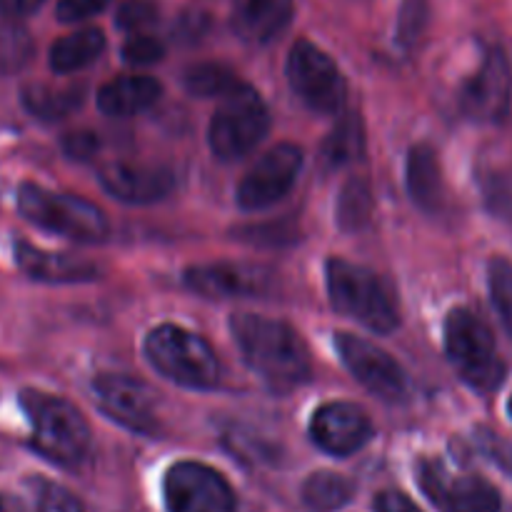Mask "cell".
I'll return each mask as SVG.
<instances>
[{
  "label": "cell",
  "instance_id": "obj_3",
  "mask_svg": "<svg viewBox=\"0 0 512 512\" xmlns=\"http://www.w3.org/2000/svg\"><path fill=\"white\" fill-rule=\"evenodd\" d=\"M20 400L33 425V448L50 463L75 468L90 448V428L83 415L55 395L25 390Z\"/></svg>",
  "mask_w": 512,
  "mask_h": 512
},
{
  "label": "cell",
  "instance_id": "obj_5",
  "mask_svg": "<svg viewBox=\"0 0 512 512\" xmlns=\"http://www.w3.org/2000/svg\"><path fill=\"white\" fill-rule=\"evenodd\" d=\"M18 210L35 228L78 240V243H98L108 235V220L93 203L78 195L53 193L43 185H20Z\"/></svg>",
  "mask_w": 512,
  "mask_h": 512
},
{
  "label": "cell",
  "instance_id": "obj_31",
  "mask_svg": "<svg viewBox=\"0 0 512 512\" xmlns=\"http://www.w3.org/2000/svg\"><path fill=\"white\" fill-rule=\"evenodd\" d=\"M35 512H85L73 493L55 483H40L35 493Z\"/></svg>",
  "mask_w": 512,
  "mask_h": 512
},
{
  "label": "cell",
  "instance_id": "obj_29",
  "mask_svg": "<svg viewBox=\"0 0 512 512\" xmlns=\"http://www.w3.org/2000/svg\"><path fill=\"white\" fill-rule=\"evenodd\" d=\"M160 10L155 0H125L115 13V23L125 33H140L158 20Z\"/></svg>",
  "mask_w": 512,
  "mask_h": 512
},
{
  "label": "cell",
  "instance_id": "obj_38",
  "mask_svg": "<svg viewBox=\"0 0 512 512\" xmlns=\"http://www.w3.org/2000/svg\"><path fill=\"white\" fill-rule=\"evenodd\" d=\"M508 415L512 418V395H510V400H508Z\"/></svg>",
  "mask_w": 512,
  "mask_h": 512
},
{
  "label": "cell",
  "instance_id": "obj_19",
  "mask_svg": "<svg viewBox=\"0 0 512 512\" xmlns=\"http://www.w3.org/2000/svg\"><path fill=\"white\" fill-rule=\"evenodd\" d=\"M293 18V0H235L233 25L235 35L245 43L263 45L278 38Z\"/></svg>",
  "mask_w": 512,
  "mask_h": 512
},
{
  "label": "cell",
  "instance_id": "obj_35",
  "mask_svg": "<svg viewBox=\"0 0 512 512\" xmlns=\"http://www.w3.org/2000/svg\"><path fill=\"white\" fill-rule=\"evenodd\" d=\"M45 0H0V15L5 20H23L38 13Z\"/></svg>",
  "mask_w": 512,
  "mask_h": 512
},
{
  "label": "cell",
  "instance_id": "obj_1",
  "mask_svg": "<svg viewBox=\"0 0 512 512\" xmlns=\"http://www.w3.org/2000/svg\"><path fill=\"white\" fill-rule=\"evenodd\" d=\"M235 345L243 360L275 390L303 385L313 373L308 345L290 325L255 313H238L230 318Z\"/></svg>",
  "mask_w": 512,
  "mask_h": 512
},
{
  "label": "cell",
  "instance_id": "obj_25",
  "mask_svg": "<svg viewBox=\"0 0 512 512\" xmlns=\"http://www.w3.org/2000/svg\"><path fill=\"white\" fill-rule=\"evenodd\" d=\"M363 125L358 115H345L333 133L328 135L323 145V158L330 168H340L345 163H353L363 153Z\"/></svg>",
  "mask_w": 512,
  "mask_h": 512
},
{
  "label": "cell",
  "instance_id": "obj_12",
  "mask_svg": "<svg viewBox=\"0 0 512 512\" xmlns=\"http://www.w3.org/2000/svg\"><path fill=\"white\" fill-rule=\"evenodd\" d=\"M98 408L133 433L153 435L158 430L155 393L145 383L125 375H100L93 383Z\"/></svg>",
  "mask_w": 512,
  "mask_h": 512
},
{
  "label": "cell",
  "instance_id": "obj_16",
  "mask_svg": "<svg viewBox=\"0 0 512 512\" xmlns=\"http://www.w3.org/2000/svg\"><path fill=\"white\" fill-rule=\"evenodd\" d=\"M185 285L193 293L213 300L258 298L270 288V275L253 265L210 263L185 270Z\"/></svg>",
  "mask_w": 512,
  "mask_h": 512
},
{
  "label": "cell",
  "instance_id": "obj_11",
  "mask_svg": "<svg viewBox=\"0 0 512 512\" xmlns=\"http://www.w3.org/2000/svg\"><path fill=\"white\" fill-rule=\"evenodd\" d=\"M300 168H303V150L298 145H275L240 180L238 205L243 210L270 208L290 193Z\"/></svg>",
  "mask_w": 512,
  "mask_h": 512
},
{
  "label": "cell",
  "instance_id": "obj_8",
  "mask_svg": "<svg viewBox=\"0 0 512 512\" xmlns=\"http://www.w3.org/2000/svg\"><path fill=\"white\" fill-rule=\"evenodd\" d=\"M288 83L305 108L335 115L345 103V80L328 53L308 40H298L288 55Z\"/></svg>",
  "mask_w": 512,
  "mask_h": 512
},
{
  "label": "cell",
  "instance_id": "obj_23",
  "mask_svg": "<svg viewBox=\"0 0 512 512\" xmlns=\"http://www.w3.org/2000/svg\"><path fill=\"white\" fill-rule=\"evenodd\" d=\"M85 90L80 85H65V88H55V85L33 83L23 88V105L40 120H60L68 118L75 108H80L85 98Z\"/></svg>",
  "mask_w": 512,
  "mask_h": 512
},
{
  "label": "cell",
  "instance_id": "obj_37",
  "mask_svg": "<svg viewBox=\"0 0 512 512\" xmlns=\"http://www.w3.org/2000/svg\"><path fill=\"white\" fill-rule=\"evenodd\" d=\"M0 512H13V508H10V503L5 498H0Z\"/></svg>",
  "mask_w": 512,
  "mask_h": 512
},
{
  "label": "cell",
  "instance_id": "obj_33",
  "mask_svg": "<svg viewBox=\"0 0 512 512\" xmlns=\"http://www.w3.org/2000/svg\"><path fill=\"white\" fill-rule=\"evenodd\" d=\"M108 3L110 0H58L55 15L60 23H83V20L103 13Z\"/></svg>",
  "mask_w": 512,
  "mask_h": 512
},
{
  "label": "cell",
  "instance_id": "obj_2",
  "mask_svg": "<svg viewBox=\"0 0 512 512\" xmlns=\"http://www.w3.org/2000/svg\"><path fill=\"white\" fill-rule=\"evenodd\" d=\"M145 358L170 383L193 390H213L223 368L208 340L180 325H160L145 338Z\"/></svg>",
  "mask_w": 512,
  "mask_h": 512
},
{
  "label": "cell",
  "instance_id": "obj_24",
  "mask_svg": "<svg viewBox=\"0 0 512 512\" xmlns=\"http://www.w3.org/2000/svg\"><path fill=\"white\" fill-rule=\"evenodd\" d=\"M303 500L313 512H335L353 500V483L330 470L313 473L303 485Z\"/></svg>",
  "mask_w": 512,
  "mask_h": 512
},
{
  "label": "cell",
  "instance_id": "obj_36",
  "mask_svg": "<svg viewBox=\"0 0 512 512\" xmlns=\"http://www.w3.org/2000/svg\"><path fill=\"white\" fill-rule=\"evenodd\" d=\"M65 150L70 158H88L98 150V138L93 133H73L65 138Z\"/></svg>",
  "mask_w": 512,
  "mask_h": 512
},
{
  "label": "cell",
  "instance_id": "obj_4",
  "mask_svg": "<svg viewBox=\"0 0 512 512\" xmlns=\"http://www.w3.org/2000/svg\"><path fill=\"white\" fill-rule=\"evenodd\" d=\"M445 353L460 378L478 393H493L505 378L495 338L488 325L468 308L450 310L445 320Z\"/></svg>",
  "mask_w": 512,
  "mask_h": 512
},
{
  "label": "cell",
  "instance_id": "obj_21",
  "mask_svg": "<svg viewBox=\"0 0 512 512\" xmlns=\"http://www.w3.org/2000/svg\"><path fill=\"white\" fill-rule=\"evenodd\" d=\"M408 193L425 213H438L443 208V170H440L438 153L425 143L415 145L408 155Z\"/></svg>",
  "mask_w": 512,
  "mask_h": 512
},
{
  "label": "cell",
  "instance_id": "obj_6",
  "mask_svg": "<svg viewBox=\"0 0 512 512\" xmlns=\"http://www.w3.org/2000/svg\"><path fill=\"white\" fill-rule=\"evenodd\" d=\"M325 280H328L330 303L338 313L350 315L380 335L398 328V313L390 293L373 270L333 258L325 268Z\"/></svg>",
  "mask_w": 512,
  "mask_h": 512
},
{
  "label": "cell",
  "instance_id": "obj_9",
  "mask_svg": "<svg viewBox=\"0 0 512 512\" xmlns=\"http://www.w3.org/2000/svg\"><path fill=\"white\" fill-rule=\"evenodd\" d=\"M163 498L168 512H235V493L218 470L203 463H175L165 473Z\"/></svg>",
  "mask_w": 512,
  "mask_h": 512
},
{
  "label": "cell",
  "instance_id": "obj_22",
  "mask_svg": "<svg viewBox=\"0 0 512 512\" xmlns=\"http://www.w3.org/2000/svg\"><path fill=\"white\" fill-rule=\"evenodd\" d=\"M105 50V35L98 28H80L75 33L63 35L50 48V68L58 75L75 73L93 63Z\"/></svg>",
  "mask_w": 512,
  "mask_h": 512
},
{
  "label": "cell",
  "instance_id": "obj_15",
  "mask_svg": "<svg viewBox=\"0 0 512 512\" xmlns=\"http://www.w3.org/2000/svg\"><path fill=\"white\" fill-rule=\"evenodd\" d=\"M420 483L440 512H500L503 505L498 488L478 475L448 480L438 465H425Z\"/></svg>",
  "mask_w": 512,
  "mask_h": 512
},
{
  "label": "cell",
  "instance_id": "obj_27",
  "mask_svg": "<svg viewBox=\"0 0 512 512\" xmlns=\"http://www.w3.org/2000/svg\"><path fill=\"white\" fill-rule=\"evenodd\" d=\"M370 210H373V195L365 180H350L340 193L338 220L345 230H358L368 223Z\"/></svg>",
  "mask_w": 512,
  "mask_h": 512
},
{
  "label": "cell",
  "instance_id": "obj_34",
  "mask_svg": "<svg viewBox=\"0 0 512 512\" xmlns=\"http://www.w3.org/2000/svg\"><path fill=\"white\" fill-rule=\"evenodd\" d=\"M375 510L378 512H423L413 500L398 490H385L375 498Z\"/></svg>",
  "mask_w": 512,
  "mask_h": 512
},
{
  "label": "cell",
  "instance_id": "obj_18",
  "mask_svg": "<svg viewBox=\"0 0 512 512\" xmlns=\"http://www.w3.org/2000/svg\"><path fill=\"white\" fill-rule=\"evenodd\" d=\"M15 263L28 278L40 280V283H83V280H93L98 273L90 260L40 250L25 240L15 243Z\"/></svg>",
  "mask_w": 512,
  "mask_h": 512
},
{
  "label": "cell",
  "instance_id": "obj_13",
  "mask_svg": "<svg viewBox=\"0 0 512 512\" xmlns=\"http://www.w3.org/2000/svg\"><path fill=\"white\" fill-rule=\"evenodd\" d=\"M512 95V70L508 55L500 48L488 50L480 68L465 83L460 93V105L470 120L478 123H498L510 108Z\"/></svg>",
  "mask_w": 512,
  "mask_h": 512
},
{
  "label": "cell",
  "instance_id": "obj_17",
  "mask_svg": "<svg viewBox=\"0 0 512 512\" xmlns=\"http://www.w3.org/2000/svg\"><path fill=\"white\" fill-rule=\"evenodd\" d=\"M100 183L123 203L150 205L168 198L175 188V175L160 165L110 163L100 170Z\"/></svg>",
  "mask_w": 512,
  "mask_h": 512
},
{
  "label": "cell",
  "instance_id": "obj_26",
  "mask_svg": "<svg viewBox=\"0 0 512 512\" xmlns=\"http://www.w3.org/2000/svg\"><path fill=\"white\" fill-rule=\"evenodd\" d=\"M235 85H238V80H235L233 70L220 63L195 65L185 73V88L198 98H223Z\"/></svg>",
  "mask_w": 512,
  "mask_h": 512
},
{
  "label": "cell",
  "instance_id": "obj_10",
  "mask_svg": "<svg viewBox=\"0 0 512 512\" xmlns=\"http://www.w3.org/2000/svg\"><path fill=\"white\" fill-rule=\"evenodd\" d=\"M335 348H338V355L345 368L350 370V375L365 390H370L378 398L388 400V403H398V400H403L408 395L405 370L385 350H380L378 345L360 338V335L338 333Z\"/></svg>",
  "mask_w": 512,
  "mask_h": 512
},
{
  "label": "cell",
  "instance_id": "obj_30",
  "mask_svg": "<svg viewBox=\"0 0 512 512\" xmlns=\"http://www.w3.org/2000/svg\"><path fill=\"white\" fill-rule=\"evenodd\" d=\"M428 23V0H403L398 15V40L403 45H413Z\"/></svg>",
  "mask_w": 512,
  "mask_h": 512
},
{
  "label": "cell",
  "instance_id": "obj_32",
  "mask_svg": "<svg viewBox=\"0 0 512 512\" xmlns=\"http://www.w3.org/2000/svg\"><path fill=\"white\" fill-rule=\"evenodd\" d=\"M165 55V48L163 43H160L158 38H153V35H130L128 43L123 45V58L125 63L130 65H153L158 63L160 58Z\"/></svg>",
  "mask_w": 512,
  "mask_h": 512
},
{
  "label": "cell",
  "instance_id": "obj_14",
  "mask_svg": "<svg viewBox=\"0 0 512 512\" xmlns=\"http://www.w3.org/2000/svg\"><path fill=\"white\" fill-rule=\"evenodd\" d=\"M310 438L323 453L348 458L363 450L373 438V423L353 403H328L315 410Z\"/></svg>",
  "mask_w": 512,
  "mask_h": 512
},
{
  "label": "cell",
  "instance_id": "obj_28",
  "mask_svg": "<svg viewBox=\"0 0 512 512\" xmlns=\"http://www.w3.org/2000/svg\"><path fill=\"white\" fill-rule=\"evenodd\" d=\"M488 285L490 298L500 320L512 335V263L505 258H493L488 265Z\"/></svg>",
  "mask_w": 512,
  "mask_h": 512
},
{
  "label": "cell",
  "instance_id": "obj_20",
  "mask_svg": "<svg viewBox=\"0 0 512 512\" xmlns=\"http://www.w3.org/2000/svg\"><path fill=\"white\" fill-rule=\"evenodd\" d=\"M163 95V88L148 75H125L110 80L98 90V108L110 118H130L153 108Z\"/></svg>",
  "mask_w": 512,
  "mask_h": 512
},
{
  "label": "cell",
  "instance_id": "obj_7",
  "mask_svg": "<svg viewBox=\"0 0 512 512\" xmlns=\"http://www.w3.org/2000/svg\"><path fill=\"white\" fill-rule=\"evenodd\" d=\"M268 128L270 115L258 90L238 83L220 98V105L215 108L208 130L210 150L215 158L233 163L258 148L260 140L268 135Z\"/></svg>",
  "mask_w": 512,
  "mask_h": 512
}]
</instances>
